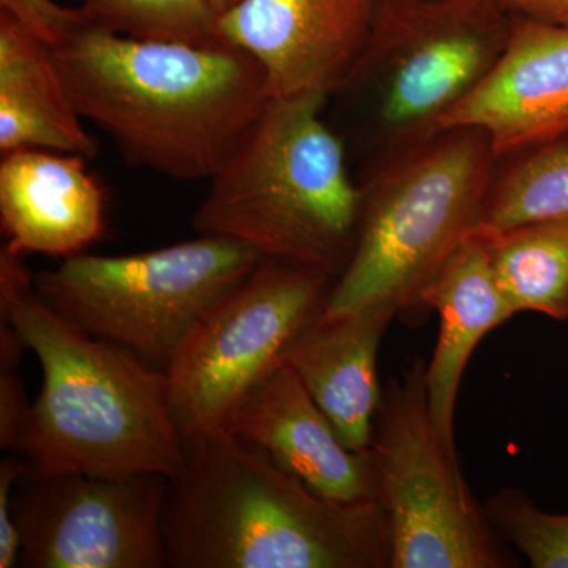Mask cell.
I'll use <instances>...</instances> for the list:
<instances>
[{
    "label": "cell",
    "instance_id": "obj_23",
    "mask_svg": "<svg viewBox=\"0 0 568 568\" xmlns=\"http://www.w3.org/2000/svg\"><path fill=\"white\" fill-rule=\"evenodd\" d=\"M29 463L13 452L0 459V568L18 566L21 538L11 517V497Z\"/></svg>",
    "mask_w": 568,
    "mask_h": 568
},
{
    "label": "cell",
    "instance_id": "obj_15",
    "mask_svg": "<svg viewBox=\"0 0 568 568\" xmlns=\"http://www.w3.org/2000/svg\"><path fill=\"white\" fill-rule=\"evenodd\" d=\"M395 317L398 312L387 304L343 315L323 313L284 351L283 364L302 381L351 450H368L372 444L383 396L377 353Z\"/></svg>",
    "mask_w": 568,
    "mask_h": 568
},
{
    "label": "cell",
    "instance_id": "obj_13",
    "mask_svg": "<svg viewBox=\"0 0 568 568\" xmlns=\"http://www.w3.org/2000/svg\"><path fill=\"white\" fill-rule=\"evenodd\" d=\"M223 428L263 448L276 465L331 503L379 504L369 448L346 447L331 418L286 364L246 396Z\"/></svg>",
    "mask_w": 568,
    "mask_h": 568
},
{
    "label": "cell",
    "instance_id": "obj_20",
    "mask_svg": "<svg viewBox=\"0 0 568 568\" xmlns=\"http://www.w3.org/2000/svg\"><path fill=\"white\" fill-rule=\"evenodd\" d=\"M93 28L141 40L209 43L219 39V17L207 0H81Z\"/></svg>",
    "mask_w": 568,
    "mask_h": 568
},
{
    "label": "cell",
    "instance_id": "obj_24",
    "mask_svg": "<svg viewBox=\"0 0 568 568\" xmlns=\"http://www.w3.org/2000/svg\"><path fill=\"white\" fill-rule=\"evenodd\" d=\"M32 403L18 368H0V448L13 450Z\"/></svg>",
    "mask_w": 568,
    "mask_h": 568
},
{
    "label": "cell",
    "instance_id": "obj_25",
    "mask_svg": "<svg viewBox=\"0 0 568 568\" xmlns=\"http://www.w3.org/2000/svg\"><path fill=\"white\" fill-rule=\"evenodd\" d=\"M511 14L530 20L568 24V0H499Z\"/></svg>",
    "mask_w": 568,
    "mask_h": 568
},
{
    "label": "cell",
    "instance_id": "obj_10",
    "mask_svg": "<svg viewBox=\"0 0 568 568\" xmlns=\"http://www.w3.org/2000/svg\"><path fill=\"white\" fill-rule=\"evenodd\" d=\"M168 477L26 470L11 497L26 568H164Z\"/></svg>",
    "mask_w": 568,
    "mask_h": 568
},
{
    "label": "cell",
    "instance_id": "obj_22",
    "mask_svg": "<svg viewBox=\"0 0 568 568\" xmlns=\"http://www.w3.org/2000/svg\"><path fill=\"white\" fill-rule=\"evenodd\" d=\"M0 10L14 14L51 47L85 21L80 7L69 9L52 0H0Z\"/></svg>",
    "mask_w": 568,
    "mask_h": 568
},
{
    "label": "cell",
    "instance_id": "obj_12",
    "mask_svg": "<svg viewBox=\"0 0 568 568\" xmlns=\"http://www.w3.org/2000/svg\"><path fill=\"white\" fill-rule=\"evenodd\" d=\"M487 134L496 159L568 136V24L514 14L499 61L444 121Z\"/></svg>",
    "mask_w": 568,
    "mask_h": 568
},
{
    "label": "cell",
    "instance_id": "obj_1",
    "mask_svg": "<svg viewBox=\"0 0 568 568\" xmlns=\"http://www.w3.org/2000/svg\"><path fill=\"white\" fill-rule=\"evenodd\" d=\"M71 102L132 166L209 181L272 97L260 62L223 40H141L81 22L52 47Z\"/></svg>",
    "mask_w": 568,
    "mask_h": 568
},
{
    "label": "cell",
    "instance_id": "obj_9",
    "mask_svg": "<svg viewBox=\"0 0 568 568\" xmlns=\"http://www.w3.org/2000/svg\"><path fill=\"white\" fill-rule=\"evenodd\" d=\"M335 276L264 257L213 302L164 373L183 436L223 428L254 388L283 364L302 331L323 315Z\"/></svg>",
    "mask_w": 568,
    "mask_h": 568
},
{
    "label": "cell",
    "instance_id": "obj_6",
    "mask_svg": "<svg viewBox=\"0 0 568 568\" xmlns=\"http://www.w3.org/2000/svg\"><path fill=\"white\" fill-rule=\"evenodd\" d=\"M496 162L487 134L455 126L361 171L357 242L325 315L377 304L410 323L429 313L437 276L484 222Z\"/></svg>",
    "mask_w": 568,
    "mask_h": 568
},
{
    "label": "cell",
    "instance_id": "obj_2",
    "mask_svg": "<svg viewBox=\"0 0 568 568\" xmlns=\"http://www.w3.org/2000/svg\"><path fill=\"white\" fill-rule=\"evenodd\" d=\"M0 320L41 366V390L14 443L32 473L171 478L185 459L164 369L97 338L44 304L24 254L0 248Z\"/></svg>",
    "mask_w": 568,
    "mask_h": 568
},
{
    "label": "cell",
    "instance_id": "obj_19",
    "mask_svg": "<svg viewBox=\"0 0 568 568\" xmlns=\"http://www.w3.org/2000/svg\"><path fill=\"white\" fill-rule=\"evenodd\" d=\"M568 220V136L497 159L480 226Z\"/></svg>",
    "mask_w": 568,
    "mask_h": 568
},
{
    "label": "cell",
    "instance_id": "obj_7",
    "mask_svg": "<svg viewBox=\"0 0 568 568\" xmlns=\"http://www.w3.org/2000/svg\"><path fill=\"white\" fill-rule=\"evenodd\" d=\"M263 260L241 242L200 234L145 253L77 254L33 284L70 323L166 369L205 310Z\"/></svg>",
    "mask_w": 568,
    "mask_h": 568
},
{
    "label": "cell",
    "instance_id": "obj_26",
    "mask_svg": "<svg viewBox=\"0 0 568 568\" xmlns=\"http://www.w3.org/2000/svg\"><path fill=\"white\" fill-rule=\"evenodd\" d=\"M207 2L212 7L213 13L220 18L226 14L227 11L235 9L244 0H207Z\"/></svg>",
    "mask_w": 568,
    "mask_h": 568
},
{
    "label": "cell",
    "instance_id": "obj_14",
    "mask_svg": "<svg viewBox=\"0 0 568 568\" xmlns=\"http://www.w3.org/2000/svg\"><path fill=\"white\" fill-rule=\"evenodd\" d=\"M0 226L13 252L77 256L106 234V192L73 153H2Z\"/></svg>",
    "mask_w": 568,
    "mask_h": 568
},
{
    "label": "cell",
    "instance_id": "obj_18",
    "mask_svg": "<svg viewBox=\"0 0 568 568\" xmlns=\"http://www.w3.org/2000/svg\"><path fill=\"white\" fill-rule=\"evenodd\" d=\"M478 235L515 313L568 320V220L480 226Z\"/></svg>",
    "mask_w": 568,
    "mask_h": 568
},
{
    "label": "cell",
    "instance_id": "obj_5",
    "mask_svg": "<svg viewBox=\"0 0 568 568\" xmlns=\"http://www.w3.org/2000/svg\"><path fill=\"white\" fill-rule=\"evenodd\" d=\"M511 26L499 0H384L364 51L328 97V123L361 171L444 132L499 61Z\"/></svg>",
    "mask_w": 568,
    "mask_h": 568
},
{
    "label": "cell",
    "instance_id": "obj_16",
    "mask_svg": "<svg viewBox=\"0 0 568 568\" xmlns=\"http://www.w3.org/2000/svg\"><path fill=\"white\" fill-rule=\"evenodd\" d=\"M439 316V334L425 381L439 435L455 447V405L470 355L488 332L517 315L489 264L478 230L446 265L426 297Z\"/></svg>",
    "mask_w": 568,
    "mask_h": 568
},
{
    "label": "cell",
    "instance_id": "obj_3",
    "mask_svg": "<svg viewBox=\"0 0 568 568\" xmlns=\"http://www.w3.org/2000/svg\"><path fill=\"white\" fill-rule=\"evenodd\" d=\"M163 534L173 568H390L379 504L331 503L224 428L185 436Z\"/></svg>",
    "mask_w": 568,
    "mask_h": 568
},
{
    "label": "cell",
    "instance_id": "obj_8",
    "mask_svg": "<svg viewBox=\"0 0 568 568\" xmlns=\"http://www.w3.org/2000/svg\"><path fill=\"white\" fill-rule=\"evenodd\" d=\"M422 358L383 386L369 444L390 568H504L510 558L437 432Z\"/></svg>",
    "mask_w": 568,
    "mask_h": 568
},
{
    "label": "cell",
    "instance_id": "obj_4",
    "mask_svg": "<svg viewBox=\"0 0 568 568\" xmlns=\"http://www.w3.org/2000/svg\"><path fill=\"white\" fill-rule=\"evenodd\" d=\"M327 104L321 92L272 99L209 179L194 231L338 278L357 242L362 189Z\"/></svg>",
    "mask_w": 568,
    "mask_h": 568
},
{
    "label": "cell",
    "instance_id": "obj_21",
    "mask_svg": "<svg viewBox=\"0 0 568 568\" xmlns=\"http://www.w3.org/2000/svg\"><path fill=\"white\" fill-rule=\"evenodd\" d=\"M500 540L521 552L534 568H568V514L541 510L525 491L503 488L484 507Z\"/></svg>",
    "mask_w": 568,
    "mask_h": 568
},
{
    "label": "cell",
    "instance_id": "obj_17",
    "mask_svg": "<svg viewBox=\"0 0 568 568\" xmlns=\"http://www.w3.org/2000/svg\"><path fill=\"white\" fill-rule=\"evenodd\" d=\"M43 149L92 160L99 142L85 132L52 47L0 10V153Z\"/></svg>",
    "mask_w": 568,
    "mask_h": 568
},
{
    "label": "cell",
    "instance_id": "obj_11",
    "mask_svg": "<svg viewBox=\"0 0 568 568\" xmlns=\"http://www.w3.org/2000/svg\"><path fill=\"white\" fill-rule=\"evenodd\" d=\"M384 0H244L219 18V39L263 67L272 99L331 97L364 51Z\"/></svg>",
    "mask_w": 568,
    "mask_h": 568
}]
</instances>
